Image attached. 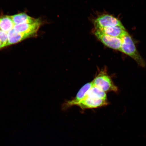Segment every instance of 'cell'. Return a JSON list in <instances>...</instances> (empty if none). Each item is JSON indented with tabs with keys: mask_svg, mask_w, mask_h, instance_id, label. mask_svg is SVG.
Masks as SVG:
<instances>
[{
	"mask_svg": "<svg viewBox=\"0 0 146 146\" xmlns=\"http://www.w3.org/2000/svg\"><path fill=\"white\" fill-rule=\"evenodd\" d=\"M3 48V44L0 42V50Z\"/></svg>",
	"mask_w": 146,
	"mask_h": 146,
	"instance_id": "5bb4252c",
	"label": "cell"
},
{
	"mask_svg": "<svg viewBox=\"0 0 146 146\" xmlns=\"http://www.w3.org/2000/svg\"><path fill=\"white\" fill-rule=\"evenodd\" d=\"M107 99L93 97L86 95L77 105L82 110L99 108L108 105Z\"/></svg>",
	"mask_w": 146,
	"mask_h": 146,
	"instance_id": "5b68a950",
	"label": "cell"
},
{
	"mask_svg": "<svg viewBox=\"0 0 146 146\" xmlns=\"http://www.w3.org/2000/svg\"><path fill=\"white\" fill-rule=\"evenodd\" d=\"M15 25L25 23H33L36 22L39 19H35L23 13L11 16Z\"/></svg>",
	"mask_w": 146,
	"mask_h": 146,
	"instance_id": "30bf717a",
	"label": "cell"
},
{
	"mask_svg": "<svg viewBox=\"0 0 146 146\" xmlns=\"http://www.w3.org/2000/svg\"><path fill=\"white\" fill-rule=\"evenodd\" d=\"M92 86V81L86 84L80 89L76 96L73 99L67 100L63 104V109L65 110L74 106H77L78 104L86 97L87 92Z\"/></svg>",
	"mask_w": 146,
	"mask_h": 146,
	"instance_id": "8992f818",
	"label": "cell"
},
{
	"mask_svg": "<svg viewBox=\"0 0 146 146\" xmlns=\"http://www.w3.org/2000/svg\"><path fill=\"white\" fill-rule=\"evenodd\" d=\"M93 85L96 86L106 93L118 91V88L107 72V68L99 70L94 79L92 81Z\"/></svg>",
	"mask_w": 146,
	"mask_h": 146,
	"instance_id": "7a4b0ae2",
	"label": "cell"
},
{
	"mask_svg": "<svg viewBox=\"0 0 146 146\" xmlns=\"http://www.w3.org/2000/svg\"><path fill=\"white\" fill-rule=\"evenodd\" d=\"M94 29L101 30L112 27L123 26L121 21L114 16L108 14L98 16L93 21Z\"/></svg>",
	"mask_w": 146,
	"mask_h": 146,
	"instance_id": "3957f363",
	"label": "cell"
},
{
	"mask_svg": "<svg viewBox=\"0 0 146 146\" xmlns=\"http://www.w3.org/2000/svg\"><path fill=\"white\" fill-rule=\"evenodd\" d=\"M99 30L107 35L121 38L127 32L124 26L110 27Z\"/></svg>",
	"mask_w": 146,
	"mask_h": 146,
	"instance_id": "9c48e42d",
	"label": "cell"
},
{
	"mask_svg": "<svg viewBox=\"0 0 146 146\" xmlns=\"http://www.w3.org/2000/svg\"><path fill=\"white\" fill-rule=\"evenodd\" d=\"M122 43L120 52L130 56L142 67H145L146 64L145 60L137 50L132 38L127 32L121 38Z\"/></svg>",
	"mask_w": 146,
	"mask_h": 146,
	"instance_id": "6da1fadb",
	"label": "cell"
},
{
	"mask_svg": "<svg viewBox=\"0 0 146 146\" xmlns=\"http://www.w3.org/2000/svg\"><path fill=\"white\" fill-rule=\"evenodd\" d=\"M34 34L18 33L13 29L8 32V41L7 46L20 42L27 38L35 37Z\"/></svg>",
	"mask_w": 146,
	"mask_h": 146,
	"instance_id": "ba28073f",
	"label": "cell"
},
{
	"mask_svg": "<svg viewBox=\"0 0 146 146\" xmlns=\"http://www.w3.org/2000/svg\"><path fill=\"white\" fill-rule=\"evenodd\" d=\"M93 33L98 40L106 46L113 50L120 51L121 38L107 35L101 31L96 29H94Z\"/></svg>",
	"mask_w": 146,
	"mask_h": 146,
	"instance_id": "277c9868",
	"label": "cell"
},
{
	"mask_svg": "<svg viewBox=\"0 0 146 146\" xmlns=\"http://www.w3.org/2000/svg\"><path fill=\"white\" fill-rule=\"evenodd\" d=\"M8 41V33L0 30V42L2 44L3 48L7 46Z\"/></svg>",
	"mask_w": 146,
	"mask_h": 146,
	"instance_id": "4fadbf2b",
	"label": "cell"
},
{
	"mask_svg": "<svg viewBox=\"0 0 146 146\" xmlns=\"http://www.w3.org/2000/svg\"><path fill=\"white\" fill-rule=\"evenodd\" d=\"M15 25L11 16L0 17V30L8 33L13 29Z\"/></svg>",
	"mask_w": 146,
	"mask_h": 146,
	"instance_id": "8fae6325",
	"label": "cell"
},
{
	"mask_svg": "<svg viewBox=\"0 0 146 146\" xmlns=\"http://www.w3.org/2000/svg\"><path fill=\"white\" fill-rule=\"evenodd\" d=\"M87 96L102 99H107L106 93L99 88L93 85L87 92Z\"/></svg>",
	"mask_w": 146,
	"mask_h": 146,
	"instance_id": "7c38bea8",
	"label": "cell"
},
{
	"mask_svg": "<svg viewBox=\"0 0 146 146\" xmlns=\"http://www.w3.org/2000/svg\"><path fill=\"white\" fill-rule=\"evenodd\" d=\"M42 24L41 20H38L33 23H25L15 25L13 29L15 32L23 33L32 34L37 35L38 30Z\"/></svg>",
	"mask_w": 146,
	"mask_h": 146,
	"instance_id": "52a82bcc",
	"label": "cell"
}]
</instances>
